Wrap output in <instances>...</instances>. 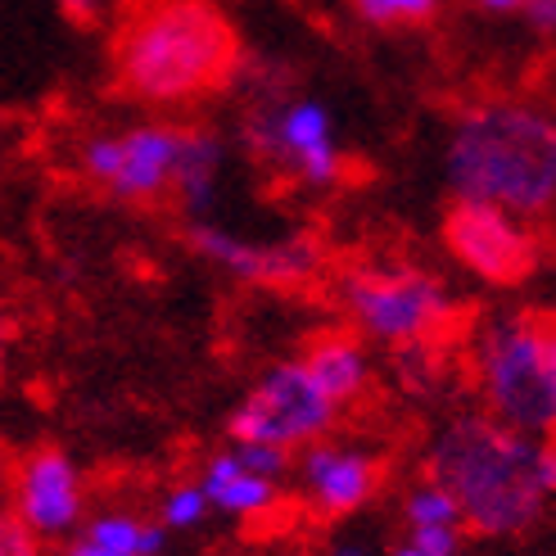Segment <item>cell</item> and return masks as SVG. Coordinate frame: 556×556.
<instances>
[{
  "mask_svg": "<svg viewBox=\"0 0 556 556\" xmlns=\"http://www.w3.org/2000/svg\"><path fill=\"white\" fill-rule=\"evenodd\" d=\"M426 480L457 503L480 539H520L547 516L556 489L552 443L507 430L484 412L453 416L430 443Z\"/></svg>",
  "mask_w": 556,
  "mask_h": 556,
  "instance_id": "1",
  "label": "cell"
},
{
  "mask_svg": "<svg viewBox=\"0 0 556 556\" xmlns=\"http://www.w3.org/2000/svg\"><path fill=\"white\" fill-rule=\"evenodd\" d=\"M236 23L213 0H146L114 41L118 96L154 109L208 100L240 73Z\"/></svg>",
  "mask_w": 556,
  "mask_h": 556,
  "instance_id": "2",
  "label": "cell"
},
{
  "mask_svg": "<svg viewBox=\"0 0 556 556\" xmlns=\"http://www.w3.org/2000/svg\"><path fill=\"white\" fill-rule=\"evenodd\" d=\"M443 181L457 200L543 222L556 200V123L534 100H480L443 141Z\"/></svg>",
  "mask_w": 556,
  "mask_h": 556,
  "instance_id": "3",
  "label": "cell"
},
{
  "mask_svg": "<svg viewBox=\"0 0 556 556\" xmlns=\"http://www.w3.org/2000/svg\"><path fill=\"white\" fill-rule=\"evenodd\" d=\"M484 416L507 430L547 439L556 426V340L547 313H503L476 330L470 344Z\"/></svg>",
  "mask_w": 556,
  "mask_h": 556,
  "instance_id": "4",
  "label": "cell"
},
{
  "mask_svg": "<svg viewBox=\"0 0 556 556\" xmlns=\"http://www.w3.org/2000/svg\"><path fill=\"white\" fill-rule=\"evenodd\" d=\"M340 308L353 330L384 349L430 344L457 317L453 290L426 267H353L340 281Z\"/></svg>",
  "mask_w": 556,
  "mask_h": 556,
  "instance_id": "5",
  "label": "cell"
},
{
  "mask_svg": "<svg viewBox=\"0 0 556 556\" xmlns=\"http://www.w3.org/2000/svg\"><path fill=\"white\" fill-rule=\"evenodd\" d=\"M244 146L258 163L308 190H330L344 181V150L336 136V114L313 96H263L244 114Z\"/></svg>",
  "mask_w": 556,
  "mask_h": 556,
  "instance_id": "6",
  "label": "cell"
},
{
  "mask_svg": "<svg viewBox=\"0 0 556 556\" xmlns=\"http://www.w3.org/2000/svg\"><path fill=\"white\" fill-rule=\"evenodd\" d=\"M336 421H340V407L313 384L299 357H286V363H271L249 384V394L236 403L227 430L236 443H263V448L294 457L299 448L326 439L336 430Z\"/></svg>",
  "mask_w": 556,
  "mask_h": 556,
  "instance_id": "7",
  "label": "cell"
},
{
  "mask_svg": "<svg viewBox=\"0 0 556 556\" xmlns=\"http://www.w3.org/2000/svg\"><path fill=\"white\" fill-rule=\"evenodd\" d=\"M181 136L186 127L177 123H136L127 131H100L77 154L81 177L123 204H159L173 194Z\"/></svg>",
  "mask_w": 556,
  "mask_h": 556,
  "instance_id": "8",
  "label": "cell"
},
{
  "mask_svg": "<svg viewBox=\"0 0 556 556\" xmlns=\"http://www.w3.org/2000/svg\"><path fill=\"white\" fill-rule=\"evenodd\" d=\"M443 244L470 276H480L484 286L497 290L525 286L543 258V240L534 222L470 200H457L448 217H443Z\"/></svg>",
  "mask_w": 556,
  "mask_h": 556,
  "instance_id": "9",
  "label": "cell"
},
{
  "mask_svg": "<svg viewBox=\"0 0 556 556\" xmlns=\"http://www.w3.org/2000/svg\"><path fill=\"white\" fill-rule=\"evenodd\" d=\"M290 470L299 503L321 520L357 516L384 484V462L371 448L336 439H317L299 448V462H290Z\"/></svg>",
  "mask_w": 556,
  "mask_h": 556,
  "instance_id": "10",
  "label": "cell"
},
{
  "mask_svg": "<svg viewBox=\"0 0 556 556\" xmlns=\"http://www.w3.org/2000/svg\"><path fill=\"white\" fill-rule=\"evenodd\" d=\"M194 254L208 258L236 281L249 286H303L321 271V244L313 236H286V240H249L231 227H217L208 217L190 222Z\"/></svg>",
  "mask_w": 556,
  "mask_h": 556,
  "instance_id": "11",
  "label": "cell"
},
{
  "mask_svg": "<svg viewBox=\"0 0 556 556\" xmlns=\"http://www.w3.org/2000/svg\"><path fill=\"white\" fill-rule=\"evenodd\" d=\"M290 453L263 448V443H227L217 448L204 470H200V489L208 497V507L236 520H263L281 503V489L290 476Z\"/></svg>",
  "mask_w": 556,
  "mask_h": 556,
  "instance_id": "12",
  "label": "cell"
},
{
  "mask_svg": "<svg viewBox=\"0 0 556 556\" xmlns=\"http://www.w3.org/2000/svg\"><path fill=\"white\" fill-rule=\"evenodd\" d=\"M14 516L33 530L37 539H68L87 520V484L68 453L60 448H37L18 466L14 480Z\"/></svg>",
  "mask_w": 556,
  "mask_h": 556,
  "instance_id": "13",
  "label": "cell"
},
{
  "mask_svg": "<svg viewBox=\"0 0 556 556\" xmlns=\"http://www.w3.org/2000/svg\"><path fill=\"white\" fill-rule=\"evenodd\" d=\"M299 363L336 407L357 403L376 380L371 349L357 330H321V336H313V344L303 349Z\"/></svg>",
  "mask_w": 556,
  "mask_h": 556,
  "instance_id": "14",
  "label": "cell"
},
{
  "mask_svg": "<svg viewBox=\"0 0 556 556\" xmlns=\"http://www.w3.org/2000/svg\"><path fill=\"white\" fill-rule=\"evenodd\" d=\"M222 168H227V150L208 127H186L181 136V159H177V177H173V194L190 217H204L217 204V186H222Z\"/></svg>",
  "mask_w": 556,
  "mask_h": 556,
  "instance_id": "15",
  "label": "cell"
},
{
  "mask_svg": "<svg viewBox=\"0 0 556 556\" xmlns=\"http://www.w3.org/2000/svg\"><path fill=\"white\" fill-rule=\"evenodd\" d=\"M403 530H407V543H416V547L453 552L457 556L466 525H462L457 503L434 480H416L403 493Z\"/></svg>",
  "mask_w": 556,
  "mask_h": 556,
  "instance_id": "16",
  "label": "cell"
},
{
  "mask_svg": "<svg viewBox=\"0 0 556 556\" xmlns=\"http://www.w3.org/2000/svg\"><path fill=\"white\" fill-rule=\"evenodd\" d=\"M77 543L91 556H159L168 530H159V520H146L136 511H100L81 520Z\"/></svg>",
  "mask_w": 556,
  "mask_h": 556,
  "instance_id": "17",
  "label": "cell"
},
{
  "mask_svg": "<svg viewBox=\"0 0 556 556\" xmlns=\"http://www.w3.org/2000/svg\"><path fill=\"white\" fill-rule=\"evenodd\" d=\"M353 14L371 27H430L443 10V0H349Z\"/></svg>",
  "mask_w": 556,
  "mask_h": 556,
  "instance_id": "18",
  "label": "cell"
},
{
  "mask_svg": "<svg viewBox=\"0 0 556 556\" xmlns=\"http://www.w3.org/2000/svg\"><path fill=\"white\" fill-rule=\"evenodd\" d=\"M208 516H213V507H208L200 480H181L159 497V530H200Z\"/></svg>",
  "mask_w": 556,
  "mask_h": 556,
  "instance_id": "19",
  "label": "cell"
},
{
  "mask_svg": "<svg viewBox=\"0 0 556 556\" xmlns=\"http://www.w3.org/2000/svg\"><path fill=\"white\" fill-rule=\"evenodd\" d=\"M0 556H41V539L18 516H0Z\"/></svg>",
  "mask_w": 556,
  "mask_h": 556,
  "instance_id": "20",
  "label": "cell"
},
{
  "mask_svg": "<svg viewBox=\"0 0 556 556\" xmlns=\"http://www.w3.org/2000/svg\"><path fill=\"white\" fill-rule=\"evenodd\" d=\"M73 23H81V27H96L100 18H104V10H109V0H54Z\"/></svg>",
  "mask_w": 556,
  "mask_h": 556,
  "instance_id": "21",
  "label": "cell"
},
{
  "mask_svg": "<svg viewBox=\"0 0 556 556\" xmlns=\"http://www.w3.org/2000/svg\"><path fill=\"white\" fill-rule=\"evenodd\" d=\"M525 18H530V27L539 37H552V27H556V0H525Z\"/></svg>",
  "mask_w": 556,
  "mask_h": 556,
  "instance_id": "22",
  "label": "cell"
},
{
  "mask_svg": "<svg viewBox=\"0 0 556 556\" xmlns=\"http://www.w3.org/2000/svg\"><path fill=\"white\" fill-rule=\"evenodd\" d=\"M470 10H480V14H493V18H507V14H520L525 10V0H466Z\"/></svg>",
  "mask_w": 556,
  "mask_h": 556,
  "instance_id": "23",
  "label": "cell"
},
{
  "mask_svg": "<svg viewBox=\"0 0 556 556\" xmlns=\"http://www.w3.org/2000/svg\"><path fill=\"white\" fill-rule=\"evenodd\" d=\"M389 556H453V552H430V547H416V543H394V547H389Z\"/></svg>",
  "mask_w": 556,
  "mask_h": 556,
  "instance_id": "24",
  "label": "cell"
},
{
  "mask_svg": "<svg viewBox=\"0 0 556 556\" xmlns=\"http://www.w3.org/2000/svg\"><path fill=\"white\" fill-rule=\"evenodd\" d=\"M326 556H371V552H367V543H336Z\"/></svg>",
  "mask_w": 556,
  "mask_h": 556,
  "instance_id": "25",
  "label": "cell"
},
{
  "mask_svg": "<svg viewBox=\"0 0 556 556\" xmlns=\"http://www.w3.org/2000/svg\"><path fill=\"white\" fill-rule=\"evenodd\" d=\"M5 353H10V326L0 321V363H5Z\"/></svg>",
  "mask_w": 556,
  "mask_h": 556,
  "instance_id": "26",
  "label": "cell"
},
{
  "mask_svg": "<svg viewBox=\"0 0 556 556\" xmlns=\"http://www.w3.org/2000/svg\"><path fill=\"white\" fill-rule=\"evenodd\" d=\"M60 556H91V552H87V547H81V543H68V547H64Z\"/></svg>",
  "mask_w": 556,
  "mask_h": 556,
  "instance_id": "27",
  "label": "cell"
}]
</instances>
